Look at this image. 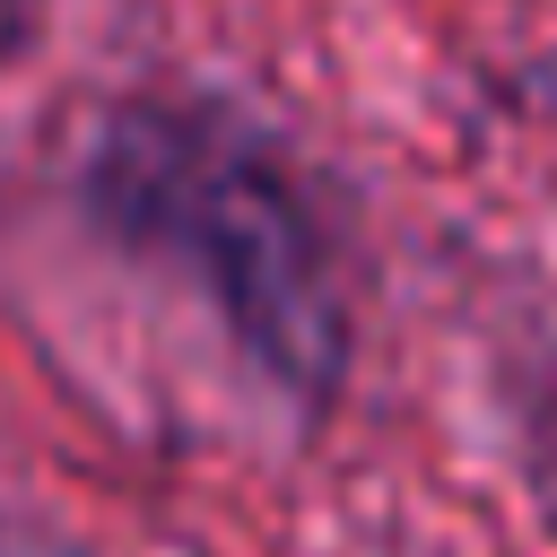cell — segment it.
Listing matches in <instances>:
<instances>
[{"instance_id": "cell-1", "label": "cell", "mask_w": 557, "mask_h": 557, "mask_svg": "<svg viewBox=\"0 0 557 557\" xmlns=\"http://www.w3.org/2000/svg\"><path fill=\"white\" fill-rule=\"evenodd\" d=\"M87 209L104 218V235L209 296V313L278 392L331 400V383L348 374L339 244L305 174L252 122L191 96L113 104L87 139Z\"/></svg>"}, {"instance_id": "cell-2", "label": "cell", "mask_w": 557, "mask_h": 557, "mask_svg": "<svg viewBox=\"0 0 557 557\" xmlns=\"http://www.w3.org/2000/svg\"><path fill=\"white\" fill-rule=\"evenodd\" d=\"M0 557H26V548H9V540H0Z\"/></svg>"}]
</instances>
